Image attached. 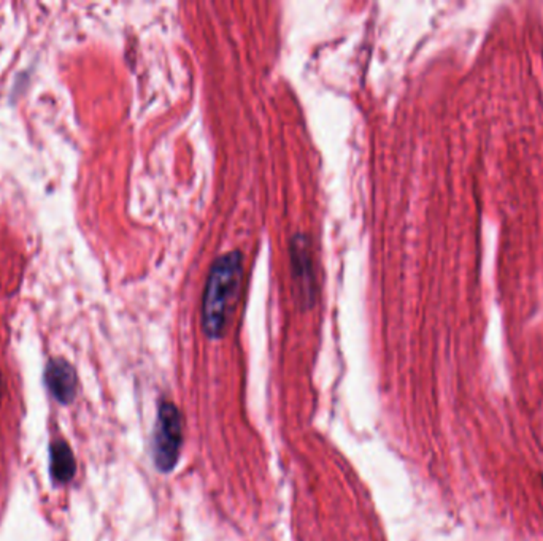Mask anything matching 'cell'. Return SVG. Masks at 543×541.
<instances>
[{"mask_svg": "<svg viewBox=\"0 0 543 541\" xmlns=\"http://www.w3.org/2000/svg\"><path fill=\"white\" fill-rule=\"evenodd\" d=\"M242 256L228 252L213 262L202 298V327L210 338L223 335L242 282Z\"/></svg>", "mask_w": 543, "mask_h": 541, "instance_id": "6da1fadb", "label": "cell"}, {"mask_svg": "<svg viewBox=\"0 0 543 541\" xmlns=\"http://www.w3.org/2000/svg\"><path fill=\"white\" fill-rule=\"evenodd\" d=\"M181 424L179 408L172 402H161L153 435V459L163 473H169L177 467L183 442Z\"/></svg>", "mask_w": 543, "mask_h": 541, "instance_id": "7a4b0ae2", "label": "cell"}, {"mask_svg": "<svg viewBox=\"0 0 543 541\" xmlns=\"http://www.w3.org/2000/svg\"><path fill=\"white\" fill-rule=\"evenodd\" d=\"M45 383L56 401L62 405L74 402L78 389L75 369L66 359H52L45 369Z\"/></svg>", "mask_w": 543, "mask_h": 541, "instance_id": "3957f363", "label": "cell"}, {"mask_svg": "<svg viewBox=\"0 0 543 541\" xmlns=\"http://www.w3.org/2000/svg\"><path fill=\"white\" fill-rule=\"evenodd\" d=\"M50 472L52 481L68 484L74 480L76 465L74 452L66 440H54L50 446Z\"/></svg>", "mask_w": 543, "mask_h": 541, "instance_id": "277c9868", "label": "cell"}, {"mask_svg": "<svg viewBox=\"0 0 543 541\" xmlns=\"http://www.w3.org/2000/svg\"><path fill=\"white\" fill-rule=\"evenodd\" d=\"M4 394V378H2V373H0V397Z\"/></svg>", "mask_w": 543, "mask_h": 541, "instance_id": "5b68a950", "label": "cell"}]
</instances>
